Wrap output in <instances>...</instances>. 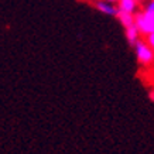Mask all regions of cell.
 I'll return each instance as SVG.
<instances>
[{
	"label": "cell",
	"mask_w": 154,
	"mask_h": 154,
	"mask_svg": "<svg viewBox=\"0 0 154 154\" xmlns=\"http://www.w3.org/2000/svg\"><path fill=\"white\" fill-rule=\"evenodd\" d=\"M133 47H134V52H136L139 64H141V65H150V64L154 62V50L150 47L147 41L139 40Z\"/></svg>",
	"instance_id": "6da1fadb"
},
{
	"label": "cell",
	"mask_w": 154,
	"mask_h": 154,
	"mask_svg": "<svg viewBox=\"0 0 154 154\" xmlns=\"http://www.w3.org/2000/svg\"><path fill=\"white\" fill-rule=\"evenodd\" d=\"M134 24L139 27L141 34L149 35L154 33V14H151L147 10H143L141 13H136Z\"/></svg>",
	"instance_id": "7a4b0ae2"
},
{
	"label": "cell",
	"mask_w": 154,
	"mask_h": 154,
	"mask_svg": "<svg viewBox=\"0 0 154 154\" xmlns=\"http://www.w3.org/2000/svg\"><path fill=\"white\" fill-rule=\"evenodd\" d=\"M95 9L100 11V13L106 14V16H115V17L117 16V11H119L116 6L110 3V2H107V0H96L95 2Z\"/></svg>",
	"instance_id": "3957f363"
},
{
	"label": "cell",
	"mask_w": 154,
	"mask_h": 154,
	"mask_svg": "<svg viewBox=\"0 0 154 154\" xmlns=\"http://www.w3.org/2000/svg\"><path fill=\"white\" fill-rule=\"evenodd\" d=\"M140 34H141L140 30H139V27H137L136 24L125 28V35H126V40L130 45H134L136 42L140 40Z\"/></svg>",
	"instance_id": "277c9868"
},
{
	"label": "cell",
	"mask_w": 154,
	"mask_h": 154,
	"mask_svg": "<svg viewBox=\"0 0 154 154\" xmlns=\"http://www.w3.org/2000/svg\"><path fill=\"white\" fill-rule=\"evenodd\" d=\"M137 2H139V0H119V2H117V9L120 10V11L136 14Z\"/></svg>",
	"instance_id": "5b68a950"
},
{
	"label": "cell",
	"mask_w": 154,
	"mask_h": 154,
	"mask_svg": "<svg viewBox=\"0 0 154 154\" xmlns=\"http://www.w3.org/2000/svg\"><path fill=\"white\" fill-rule=\"evenodd\" d=\"M117 20L120 21V24L123 26L125 28L130 27V26H133L136 21V14H131V13H126V11H117Z\"/></svg>",
	"instance_id": "8992f818"
},
{
	"label": "cell",
	"mask_w": 154,
	"mask_h": 154,
	"mask_svg": "<svg viewBox=\"0 0 154 154\" xmlns=\"http://www.w3.org/2000/svg\"><path fill=\"white\" fill-rule=\"evenodd\" d=\"M144 10H147V11H150L151 14H154V0H150L149 3L146 5Z\"/></svg>",
	"instance_id": "52a82bcc"
},
{
	"label": "cell",
	"mask_w": 154,
	"mask_h": 154,
	"mask_svg": "<svg viewBox=\"0 0 154 154\" xmlns=\"http://www.w3.org/2000/svg\"><path fill=\"white\" fill-rule=\"evenodd\" d=\"M146 37H147V38H146V41L149 42V45L154 50V33L153 34H149V35H146Z\"/></svg>",
	"instance_id": "ba28073f"
},
{
	"label": "cell",
	"mask_w": 154,
	"mask_h": 154,
	"mask_svg": "<svg viewBox=\"0 0 154 154\" xmlns=\"http://www.w3.org/2000/svg\"><path fill=\"white\" fill-rule=\"evenodd\" d=\"M149 98H150V99H151V100H153V102H154V89H151V91H150V92H149Z\"/></svg>",
	"instance_id": "9c48e42d"
},
{
	"label": "cell",
	"mask_w": 154,
	"mask_h": 154,
	"mask_svg": "<svg viewBox=\"0 0 154 154\" xmlns=\"http://www.w3.org/2000/svg\"><path fill=\"white\" fill-rule=\"evenodd\" d=\"M107 2H110V3H117L119 0H107Z\"/></svg>",
	"instance_id": "30bf717a"
}]
</instances>
